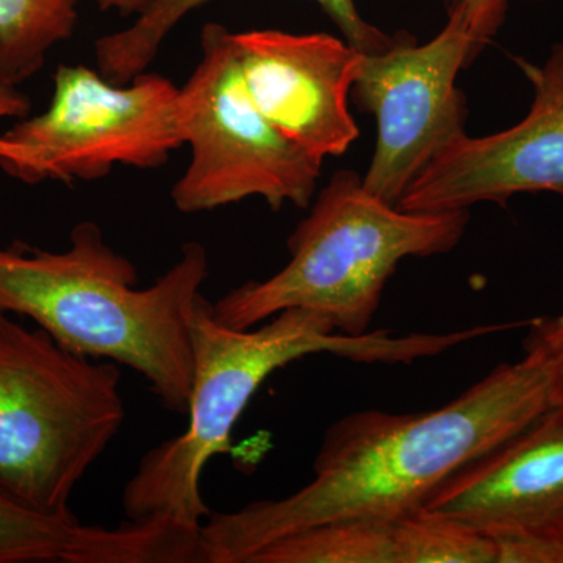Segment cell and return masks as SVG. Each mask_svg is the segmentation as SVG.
Instances as JSON below:
<instances>
[{
    "mask_svg": "<svg viewBox=\"0 0 563 563\" xmlns=\"http://www.w3.org/2000/svg\"><path fill=\"white\" fill-rule=\"evenodd\" d=\"M477 52L461 0L429 43L398 33L387 49L362 52L351 96L377 122L366 190L396 206L422 168L466 135L468 109L455 81Z\"/></svg>",
    "mask_w": 563,
    "mask_h": 563,
    "instance_id": "8",
    "label": "cell"
},
{
    "mask_svg": "<svg viewBox=\"0 0 563 563\" xmlns=\"http://www.w3.org/2000/svg\"><path fill=\"white\" fill-rule=\"evenodd\" d=\"M125 526H85L76 515L46 514L0 490V563H125Z\"/></svg>",
    "mask_w": 563,
    "mask_h": 563,
    "instance_id": "13",
    "label": "cell"
},
{
    "mask_svg": "<svg viewBox=\"0 0 563 563\" xmlns=\"http://www.w3.org/2000/svg\"><path fill=\"white\" fill-rule=\"evenodd\" d=\"M463 16L477 49H483L503 27L509 0H461Z\"/></svg>",
    "mask_w": 563,
    "mask_h": 563,
    "instance_id": "17",
    "label": "cell"
},
{
    "mask_svg": "<svg viewBox=\"0 0 563 563\" xmlns=\"http://www.w3.org/2000/svg\"><path fill=\"white\" fill-rule=\"evenodd\" d=\"M210 0H154L150 9L122 31L95 43L96 69L113 84L125 85L147 70L169 33L192 11ZM343 33L344 40L363 54L387 49L395 40L369 24L358 13L355 0H314Z\"/></svg>",
    "mask_w": 563,
    "mask_h": 563,
    "instance_id": "12",
    "label": "cell"
},
{
    "mask_svg": "<svg viewBox=\"0 0 563 563\" xmlns=\"http://www.w3.org/2000/svg\"><path fill=\"white\" fill-rule=\"evenodd\" d=\"M31 111V99L18 90V87L0 81V120L5 118H25Z\"/></svg>",
    "mask_w": 563,
    "mask_h": 563,
    "instance_id": "18",
    "label": "cell"
},
{
    "mask_svg": "<svg viewBox=\"0 0 563 563\" xmlns=\"http://www.w3.org/2000/svg\"><path fill=\"white\" fill-rule=\"evenodd\" d=\"M80 0H0V81L20 87L74 35Z\"/></svg>",
    "mask_w": 563,
    "mask_h": 563,
    "instance_id": "15",
    "label": "cell"
},
{
    "mask_svg": "<svg viewBox=\"0 0 563 563\" xmlns=\"http://www.w3.org/2000/svg\"><path fill=\"white\" fill-rule=\"evenodd\" d=\"M525 344H532L547 354L553 372L555 407H563V313L553 318H536L528 322Z\"/></svg>",
    "mask_w": 563,
    "mask_h": 563,
    "instance_id": "16",
    "label": "cell"
},
{
    "mask_svg": "<svg viewBox=\"0 0 563 563\" xmlns=\"http://www.w3.org/2000/svg\"><path fill=\"white\" fill-rule=\"evenodd\" d=\"M422 507L493 539L563 542V407L463 466Z\"/></svg>",
    "mask_w": 563,
    "mask_h": 563,
    "instance_id": "11",
    "label": "cell"
},
{
    "mask_svg": "<svg viewBox=\"0 0 563 563\" xmlns=\"http://www.w3.org/2000/svg\"><path fill=\"white\" fill-rule=\"evenodd\" d=\"M152 2L154 0H96V5L102 11H117L124 18H139Z\"/></svg>",
    "mask_w": 563,
    "mask_h": 563,
    "instance_id": "19",
    "label": "cell"
},
{
    "mask_svg": "<svg viewBox=\"0 0 563 563\" xmlns=\"http://www.w3.org/2000/svg\"><path fill=\"white\" fill-rule=\"evenodd\" d=\"M117 363L60 346L0 313V490L46 514H70L81 477L125 420Z\"/></svg>",
    "mask_w": 563,
    "mask_h": 563,
    "instance_id": "5",
    "label": "cell"
},
{
    "mask_svg": "<svg viewBox=\"0 0 563 563\" xmlns=\"http://www.w3.org/2000/svg\"><path fill=\"white\" fill-rule=\"evenodd\" d=\"M468 221V210L404 211L343 169L288 239L290 262L222 296L213 302L214 318L251 329L284 310L303 309L328 318L343 335H365L399 263L454 250Z\"/></svg>",
    "mask_w": 563,
    "mask_h": 563,
    "instance_id": "4",
    "label": "cell"
},
{
    "mask_svg": "<svg viewBox=\"0 0 563 563\" xmlns=\"http://www.w3.org/2000/svg\"><path fill=\"white\" fill-rule=\"evenodd\" d=\"M525 347L521 361L499 365L439 409L365 410L333 422L301 490L210 514L202 533L214 563H247L266 544L314 526L421 509L454 473L555 407L547 354Z\"/></svg>",
    "mask_w": 563,
    "mask_h": 563,
    "instance_id": "1",
    "label": "cell"
},
{
    "mask_svg": "<svg viewBox=\"0 0 563 563\" xmlns=\"http://www.w3.org/2000/svg\"><path fill=\"white\" fill-rule=\"evenodd\" d=\"M402 517L314 526L266 544L247 563H404Z\"/></svg>",
    "mask_w": 563,
    "mask_h": 563,
    "instance_id": "14",
    "label": "cell"
},
{
    "mask_svg": "<svg viewBox=\"0 0 563 563\" xmlns=\"http://www.w3.org/2000/svg\"><path fill=\"white\" fill-rule=\"evenodd\" d=\"M233 47L255 107L317 161L342 157L357 140L350 111L361 51L329 33H233Z\"/></svg>",
    "mask_w": 563,
    "mask_h": 563,
    "instance_id": "10",
    "label": "cell"
},
{
    "mask_svg": "<svg viewBox=\"0 0 563 563\" xmlns=\"http://www.w3.org/2000/svg\"><path fill=\"white\" fill-rule=\"evenodd\" d=\"M184 144L181 91L168 77L144 70L117 85L60 65L47 110L0 135V169L29 185L95 181L118 165L162 168Z\"/></svg>",
    "mask_w": 563,
    "mask_h": 563,
    "instance_id": "6",
    "label": "cell"
},
{
    "mask_svg": "<svg viewBox=\"0 0 563 563\" xmlns=\"http://www.w3.org/2000/svg\"><path fill=\"white\" fill-rule=\"evenodd\" d=\"M192 385L184 433L152 448L122 492L131 521L172 520L201 526L210 517L201 479L213 455L231 450L233 428L263 383L290 363L331 354L362 363H410L435 357L476 339V329L451 333H339L312 310L290 309L258 329H232L214 318L213 303L196 299L190 317Z\"/></svg>",
    "mask_w": 563,
    "mask_h": 563,
    "instance_id": "3",
    "label": "cell"
},
{
    "mask_svg": "<svg viewBox=\"0 0 563 563\" xmlns=\"http://www.w3.org/2000/svg\"><path fill=\"white\" fill-rule=\"evenodd\" d=\"M531 81L533 101L523 120L506 131L443 147L409 185L396 207L413 213L468 210L521 192H554L563 199V44L543 65L517 58Z\"/></svg>",
    "mask_w": 563,
    "mask_h": 563,
    "instance_id": "9",
    "label": "cell"
},
{
    "mask_svg": "<svg viewBox=\"0 0 563 563\" xmlns=\"http://www.w3.org/2000/svg\"><path fill=\"white\" fill-rule=\"evenodd\" d=\"M232 35L218 22L203 25L201 58L180 88L191 162L174 184V207L192 214L262 198L274 211L285 203L307 209L322 162L285 139L255 107Z\"/></svg>",
    "mask_w": 563,
    "mask_h": 563,
    "instance_id": "7",
    "label": "cell"
},
{
    "mask_svg": "<svg viewBox=\"0 0 563 563\" xmlns=\"http://www.w3.org/2000/svg\"><path fill=\"white\" fill-rule=\"evenodd\" d=\"M209 276L198 242L147 288L139 269L81 221L60 252L0 244V313L31 318L60 346L140 373L165 409L187 415L192 385L190 317Z\"/></svg>",
    "mask_w": 563,
    "mask_h": 563,
    "instance_id": "2",
    "label": "cell"
}]
</instances>
